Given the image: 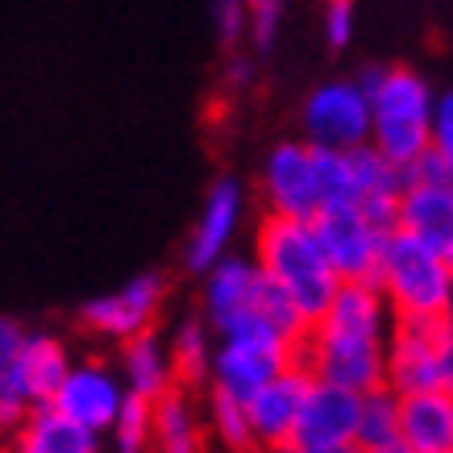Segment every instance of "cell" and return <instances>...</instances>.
Masks as SVG:
<instances>
[{"mask_svg":"<svg viewBox=\"0 0 453 453\" xmlns=\"http://www.w3.org/2000/svg\"><path fill=\"white\" fill-rule=\"evenodd\" d=\"M387 312L374 283H342L329 312L308 325L300 345V366L316 383L371 395L387 387Z\"/></svg>","mask_w":453,"mask_h":453,"instance_id":"6da1fadb","label":"cell"},{"mask_svg":"<svg viewBox=\"0 0 453 453\" xmlns=\"http://www.w3.org/2000/svg\"><path fill=\"white\" fill-rule=\"evenodd\" d=\"M371 100V150L408 175L428 154L437 92L412 67H366L357 75Z\"/></svg>","mask_w":453,"mask_h":453,"instance_id":"7a4b0ae2","label":"cell"},{"mask_svg":"<svg viewBox=\"0 0 453 453\" xmlns=\"http://www.w3.org/2000/svg\"><path fill=\"white\" fill-rule=\"evenodd\" d=\"M204 325L217 337H229L250 325H266L296 345H303V333H308L296 303L262 275L258 262L242 258V254L220 258L204 275Z\"/></svg>","mask_w":453,"mask_h":453,"instance_id":"3957f363","label":"cell"},{"mask_svg":"<svg viewBox=\"0 0 453 453\" xmlns=\"http://www.w3.org/2000/svg\"><path fill=\"white\" fill-rule=\"evenodd\" d=\"M254 262L271 283H275L296 312L303 316V325H316L329 312L333 296L342 291V279L333 275L325 250L316 242L308 220H279L266 217L258 225V242H254Z\"/></svg>","mask_w":453,"mask_h":453,"instance_id":"277c9868","label":"cell"},{"mask_svg":"<svg viewBox=\"0 0 453 453\" xmlns=\"http://www.w3.org/2000/svg\"><path fill=\"white\" fill-rule=\"evenodd\" d=\"M374 288L383 296L387 312L395 316V325H441V316L453 300V275L449 258L437 250L420 246L412 237L391 234L374 271Z\"/></svg>","mask_w":453,"mask_h":453,"instance_id":"5b68a950","label":"cell"},{"mask_svg":"<svg viewBox=\"0 0 453 453\" xmlns=\"http://www.w3.org/2000/svg\"><path fill=\"white\" fill-rule=\"evenodd\" d=\"M300 366V345L266 325H250L229 337H217L208 383L217 395H229L237 403H250L266 383H275L283 371Z\"/></svg>","mask_w":453,"mask_h":453,"instance_id":"8992f818","label":"cell"},{"mask_svg":"<svg viewBox=\"0 0 453 453\" xmlns=\"http://www.w3.org/2000/svg\"><path fill=\"white\" fill-rule=\"evenodd\" d=\"M308 225H312L316 242H320L333 275L342 279V283H374L383 246L395 229L379 225V220L366 217L354 204H325Z\"/></svg>","mask_w":453,"mask_h":453,"instance_id":"52a82bcc","label":"cell"},{"mask_svg":"<svg viewBox=\"0 0 453 453\" xmlns=\"http://www.w3.org/2000/svg\"><path fill=\"white\" fill-rule=\"evenodd\" d=\"M308 146L316 150H357L371 146V100L357 80H325L303 96L300 109Z\"/></svg>","mask_w":453,"mask_h":453,"instance_id":"ba28073f","label":"cell"},{"mask_svg":"<svg viewBox=\"0 0 453 453\" xmlns=\"http://www.w3.org/2000/svg\"><path fill=\"white\" fill-rule=\"evenodd\" d=\"M395 234L412 237L437 254L453 250V179L433 154H425L403 175V192L395 204Z\"/></svg>","mask_w":453,"mask_h":453,"instance_id":"9c48e42d","label":"cell"},{"mask_svg":"<svg viewBox=\"0 0 453 453\" xmlns=\"http://www.w3.org/2000/svg\"><path fill=\"white\" fill-rule=\"evenodd\" d=\"M262 200L266 217L312 220L320 212V163L308 142H279L262 163Z\"/></svg>","mask_w":453,"mask_h":453,"instance_id":"30bf717a","label":"cell"},{"mask_svg":"<svg viewBox=\"0 0 453 453\" xmlns=\"http://www.w3.org/2000/svg\"><path fill=\"white\" fill-rule=\"evenodd\" d=\"M166 300V279L163 275H138L129 279L125 288L109 291V296H96L80 308L83 329H92L96 337H109V342H134L142 333H154V320L163 312Z\"/></svg>","mask_w":453,"mask_h":453,"instance_id":"8fae6325","label":"cell"},{"mask_svg":"<svg viewBox=\"0 0 453 453\" xmlns=\"http://www.w3.org/2000/svg\"><path fill=\"white\" fill-rule=\"evenodd\" d=\"M242 217H246V192H242V183L229 175L217 179L208 188L204 204H200V217L192 225V237L183 246V266L204 279L220 258H229L234 254L229 246H234L237 229H242Z\"/></svg>","mask_w":453,"mask_h":453,"instance_id":"7c38bea8","label":"cell"},{"mask_svg":"<svg viewBox=\"0 0 453 453\" xmlns=\"http://www.w3.org/2000/svg\"><path fill=\"white\" fill-rule=\"evenodd\" d=\"M125 383L121 374H117V366H109V362H75L71 366V374L63 379V387H58L55 395V408L67 420H75V425H83L88 433H109L112 420H117V412L125 408Z\"/></svg>","mask_w":453,"mask_h":453,"instance_id":"4fadbf2b","label":"cell"},{"mask_svg":"<svg viewBox=\"0 0 453 453\" xmlns=\"http://www.w3.org/2000/svg\"><path fill=\"white\" fill-rule=\"evenodd\" d=\"M308 387H312V374L303 366H291V371H283L275 383H266L258 395L250 399L246 416H250V433H254V449L266 453L291 449Z\"/></svg>","mask_w":453,"mask_h":453,"instance_id":"5bb4252c","label":"cell"},{"mask_svg":"<svg viewBox=\"0 0 453 453\" xmlns=\"http://www.w3.org/2000/svg\"><path fill=\"white\" fill-rule=\"evenodd\" d=\"M357 412H362V395L312 379L291 445L296 449H354Z\"/></svg>","mask_w":453,"mask_h":453,"instance_id":"9a60e30c","label":"cell"},{"mask_svg":"<svg viewBox=\"0 0 453 453\" xmlns=\"http://www.w3.org/2000/svg\"><path fill=\"white\" fill-rule=\"evenodd\" d=\"M387 391H441V325H395L387 333Z\"/></svg>","mask_w":453,"mask_h":453,"instance_id":"2e32d148","label":"cell"},{"mask_svg":"<svg viewBox=\"0 0 453 453\" xmlns=\"http://www.w3.org/2000/svg\"><path fill=\"white\" fill-rule=\"evenodd\" d=\"M399 445L408 453H453L449 391H420L399 399Z\"/></svg>","mask_w":453,"mask_h":453,"instance_id":"e0dca14e","label":"cell"},{"mask_svg":"<svg viewBox=\"0 0 453 453\" xmlns=\"http://www.w3.org/2000/svg\"><path fill=\"white\" fill-rule=\"evenodd\" d=\"M13 453H100V437L67 420L55 403H34L13 433Z\"/></svg>","mask_w":453,"mask_h":453,"instance_id":"ac0fdd59","label":"cell"},{"mask_svg":"<svg viewBox=\"0 0 453 453\" xmlns=\"http://www.w3.org/2000/svg\"><path fill=\"white\" fill-rule=\"evenodd\" d=\"M125 383V395L158 403L163 395L175 391V371H171V354L158 333H142L134 342L121 345V366H117Z\"/></svg>","mask_w":453,"mask_h":453,"instance_id":"d6986e66","label":"cell"},{"mask_svg":"<svg viewBox=\"0 0 453 453\" xmlns=\"http://www.w3.org/2000/svg\"><path fill=\"white\" fill-rule=\"evenodd\" d=\"M71 349L55 333H26V345L17 354V379L26 387L29 403H55L58 387L71 374Z\"/></svg>","mask_w":453,"mask_h":453,"instance_id":"ffe728a7","label":"cell"},{"mask_svg":"<svg viewBox=\"0 0 453 453\" xmlns=\"http://www.w3.org/2000/svg\"><path fill=\"white\" fill-rule=\"evenodd\" d=\"M150 453H204V425L192 399L183 391H171L154 403V441Z\"/></svg>","mask_w":453,"mask_h":453,"instance_id":"44dd1931","label":"cell"},{"mask_svg":"<svg viewBox=\"0 0 453 453\" xmlns=\"http://www.w3.org/2000/svg\"><path fill=\"white\" fill-rule=\"evenodd\" d=\"M212 329L204 325V316H183L166 342V354H171V371H175V383H200L208 379V366H212Z\"/></svg>","mask_w":453,"mask_h":453,"instance_id":"7402d4cb","label":"cell"},{"mask_svg":"<svg viewBox=\"0 0 453 453\" xmlns=\"http://www.w3.org/2000/svg\"><path fill=\"white\" fill-rule=\"evenodd\" d=\"M399 445V395L395 391H371L362 395V412H357V437L354 449L357 453H383Z\"/></svg>","mask_w":453,"mask_h":453,"instance_id":"603a6c76","label":"cell"},{"mask_svg":"<svg viewBox=\"0 0 453 453\" xmlns=\"http://www.w3.org/2000/svg\"><path fill=\"white\" fill-rule=\"evenodd\" d=\"M112 437V453H150V441H154V403L146 399H125V408L117 412L109 428Z\"/></svg>","mask_w":453,"mask_h":453,"instance_id":"cb8c5ba5","label":"cell"},{"mask_svg":"<svg viewBox=\"0 0 453 453\" xmlns=\"http://www.w3.org/2000/svg\"><path fill=\"white\" fill-rule=\"evenodd\" d=\"M208 420H212V433H217L220 445L229 453H254V433H250L246 403L212 391L208 395Z\"/></svg>","mask_w":453,"mask_h":453,"instance_id":"d4e9b609","label":"cell"},{"mask_svg":"<svg viewBox=\"0 0 453 453\" xmlns=\"http://www.w3.org/2000/svg\"><path fill=\"white\" fill-rule=\"evenodd\" d=\"M279 29H283V4H275V0H258V4H250L246 9V38L258 55L275 50Z\"/></svg>","mask_w":453,"mask_h":453,"instance_id":"484cf974","label":"cell"},{"mask_svg":"<svg viewBox=\"0 0 453 453\" xmlns=\"http://www.w3.org/2000/svg\"><path fill=\"white\" fill-rule=\"evenodd\" d=\"M29 408L34 403H29L26 387L17 379V366H0V437H13Z\"/></svg>","mask_w":453,"mask_h":453,"instance_id":"4316f807","label":"cell"},{"mask_svg":"<svg viewBox=\"0 0 453 453\" xmlns=\"http://www.w3.org/2000/svg\"><path fill=\"white\" fill-rule=\"evenodd\" d=\"M428 154L437 158L453 179V92H441L437 109H433V138H428Z\"/></svg>","mask_w":453,"mask_h":453,"instance_id":"83f0119b","label":"cell"},{"mask_svg":"<svg viewBox=\"0 0 453 453\" xmlns=\"http://www.w3.org/2000/svg\"><path fill=\"white\" fill-rule=\"evenodd\" d=\"M354 29H357V13L354 4H345V0H333L325 17H320V34L329 42L333 50H345L349 42H354Z\"/></svg>","mask_w":453,"mask_h":453,"instance_id":"f1b7e54d","label":"cell"},{"mask_svg":"<svg viewBox=\"0 0 453 453\" xmlns=\"http://www.w3.org/2000/svg\"><path fill=\"white\" fill-rule=\"evenodd\" d=\"M212 21H217V38L225 42V46H237V42L246 38V4L220 0L217 9H212Z\"/></svg>","mask_w":453,"mask_h":453,"instance_id":"f546056e","label":"cell"},{"mask_svg":"<svg viewBox=\"0 0 453 453\" xmlns=\"http://www.w3.org/2000/svg\"><path fill=\"white\" fill-rule=\"evenodd\" d=\"M26 325L13 316H0V366H17V354L26 345Z\"/></svg>","mask_w":453,"mask_h":453,"instance_id":"4dcf8cb0","label":"cell"},{"mask_svg":"<svg viewBox=\"0 0 453 453\" xmlns=\"http://www.w3.org/2000/svg\"><path fill=\"white\" fill-rule=\"evenodd\" d=\"M441 391L453 395V333L441 329Z\"/></svg>","mask_w":453,"mask_h":453,"instance_id":"1f68e13d","label":"cell"},{"mask_svg":"<svg viewBox=\"0 0 453 453\" xmlns=\"http://www.w3.org/2000/svg\"><path fill=\"white\" fill-rule=\"evenodd\" d=\"M225 75H229V83H234V88H246L250 75H254V63H250V58H242V55H234V58H229V67H225Z\"/></svg>","mask_w":453,"mask_h":453,"instance_id":"d6a6232c","label":"cell"},{"mask_svg":"<svg viewBox=\"0 0 453 453\" xmlns=\"http://www.w3.org/2000/svg\"><path fill=\"white\" fill-rule=\"evenodd\" d=\"M441 329L453 333V300H449V308H445V316H441Z\"/></svg>","mask_w":453,"mask_h":453,"instance_id":"836d02e7","label":"cell"},{"mask_svg":"<svg viewBox=\"0 0 453 453\" xmlns=\"http://www.w3.org/2000/svg\"><path fill=\"white\" fill-rule=\"evenodd\" d=\"M283 453H357V449H296V445H291V449H283Z\"/></svg>","mask_w":453,"mask_h":453,"instance_id":"e575fe53","label":"cell"},{"mask_svg":"<svg viewBox=\"0 0 453 453\" xmlns=\"http://www.w3.org/2000/svg\"><path fill=\"white\" fill-rule=\"evenodd\" d=\"M383 453H408V449H403V445H391V449H383Z\"/></svg>","mask_w":453,"mask_h":453,"instance_id":"d590c367","label":"cell"},{"mask_svg":"<svg viewBox=\"0 0 453 453\" xmlns=\"http://www.w3.org/2000/svg\"><path fill=\"white\" fill-rule=\"evenodd\" d=\"M445 258H449V275H453V250H449V254H445Z\"/></svg>","mask_w":453,"mask_h":453,"instance_id":"8d00e7d4","label":"cell"},{"mask_svg":"<svg viewBox=\"0 0 453 453\" xmlns=\"http://www.w3.org/2000/svg\"><path fill=\"white\" fill-rule=\"evenodd\" d=\"M0 453H9V449H4V445H0Z\"/></svg>","mask_w":453,"mask_h":453,"instance_id":"74e56055","label":"cell"}]
</instances>
